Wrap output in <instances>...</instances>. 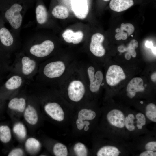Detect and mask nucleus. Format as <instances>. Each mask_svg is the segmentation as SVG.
Returning a JSON list of instances; mask_svg holds the SVG:
<instances>
[{"label": "nucleus", "instance_id": "nucleus-1", "mask_svg": "<svg viewBox=\"0 0 156 156\" xmlns=\"http://www.w3.org/2000/svg\"><path fill=\"white\" fill-rule=\"evenodd\" d=\"M32 3L26 0H0V6L4 8V16L17 36L23 18Z\"/></svg>", "mask_w": 156, "mask_h": 156}, {"label": "nucleus", "instance_id": "nucleus-2", "mask_svg": "<svg viewBox=\"0 0 156 156\" xmlns=\"http://www.w3.org/2000/svg\"><path fill=\"white\" fill-rule=\"evenodd\" d=\"M54 48L53 42L51 40H46L40 44L32 45L29 51L30 53L33 55L37 57H43L49 55Z\"/></svg>", "mask_w": 156, "mask_h": 156}, {"label": "nucleus", "instance_id": "nucleus-3", "mask_svg": "<svg viewBox=\"0 0 156 156\" xmlns=\"http://www.w3.org/2000/svg\"><path fill=\"white\" fill-rule=\"evenodd\" d=\"M125 78L126 75L122 69L116 65H111L109 67L106 75L107 83L111 86L117 85Z\"/></svg>", "mask_w": 156, "mask_h": 156}, {"label": "nucleus", "instance_id": "nucleus-4", "mask_svg": "<svg viewBox=\"0 0 156 156\" xmlns=\"http://www.w3.org/2000/svg\"><path fill=\"white\" fill-rule=\"evenodd\" d=\"M67 91L70 100L73 102H78L83 98L85 94V87L81 81L74 80L69 84Z\"/></svg>", "mask_w": 156, "mask_h": 156}, {"label": "nucleus", "instance_id": "nucleus-5", "mask_svg": "<svg viewBox=\"0 0 156 156\" xmlns=\"http://www.w3.org/2000/svg\"><path fill=\"white\" fill-rule=\"evenodd\" d=\"M65 66L61 61L52 62L47 64L43 70L44 75L47 77L53 78L59 77L64 72Z\"/></svg>", "mask_w": 156, "mask_h": 156}, {"label": "nucleus", "instance_id": "nucleus-6", "mask_svg": "<svg viewBox=\"0 0 156 156\" xmlns=\"http://www.w3.org/2000/svg\"><path fill=\"white\" fill-rule=\"evenodd\" d=\"M104 40V36L100 33H96L92 35L90 49L91 53L95 56L101 57L105 55V49L102 45Z\"/></svg>", "mask_w": 156, "mask_h": 156}, {"label": "nucleus", "instance_id": "nucleus-7", "mask_svg": "<svg viewBox=\"0 0 156 156\" xmlns=\"http://www.w3.org/2000/svg\"><path fill=\"white\" fill-rule=\"evenodd\" d=\"M87 72L90 81V90L92 92H97L99 89L103 80V74L100 70L95 73L94 68L92 66L88 68Z\"/></svg>", "mask_w": 156, "mask_h": 156}, {"label": "nucleus", "instance_id": "nucleus-8", "mask_svg": "<svg viewBox=\"0 0 156 156\" xmlns=\"http://www.w3.org/2000/svg\"><path fill=\"white\" fill-rule=\"evenodd\" d=\"M47 114L53 119L58 122L63 121L64 118V111L60 105L56 102H51L44 107Z\"/></svg>", "mask_w": 156, "mask_h": 156}, {"label": "nucleus", "instance_id": "nucleus-9", "mask_svg": "<svg viewBox=\"0 0 156 156\" xmlns=\"http://www.w3.org/2000/svg\"><path fill=\"white\" fill-rule=\"evenodd\" d=\"M71 8L74 14L78 18L84 19L89 12L87 0H72Z\"/></svg>", "mask_w": 156, "mask_h": 156}, {"label": "nucleus", "instance_id": "nucleus-10", "mask_svg": "<svg viewBox=\"0 0 156 156\" xmlns=\"http://www.w3.org/2000/svg\"><path fill=\"white\" fill-rule=\"evenodd\" d=\"M125 117L121 110L113 109L110 110L107 115V119L112 125L119 128L125 126Z\"/></svg>", "mask_w": 156, "mask_h": 156}, {"label": "nucleus", "instance_id": "nucleus-11", "mask_svg": "<svg viewBox=\"0 0 156 156\" xmlns=\"http://www.w3.org/2000/svg\"><path fill=\"white\" fill-rule=\"evenodd\" d=\"M143 84V80L141 78H133L127 86L126 91L127 96L132 99L135 97L137 92L143 91L145 90Z\"/></svg>", "mask_w": 156, "mask_h": 156}, {"label": "nucleus", "instance_id": "nucleus-12", "mask_svg": "<svg viewBox=\"0 0 156 156\" xmlns=\"http://www.w3.org/2000/svg\"><path fill=\"white\" fill-rule=\"evenodd\" d=\"M35 9L36 23L38 26L46 24L48 20V14L45 6L41 0H36Z\"/></svg>", "mask_w": 156, "mask_h": 156}, {"label": "nucleus", "instance_id": "nucleus-13", "mask_svg": "<svg viewBox=\"0 0 156 156\" xmlns=\"http://www.w3.org/2000/svg\"><path fill=\"white\" fill-rule=\"evenodd\" d=\"M62 36L66 42L77 44L82 41L83 37V34L80 31L75 32L72 30L67 29L63 33Z\"/></svg>", "mask_w": 156, "mask_h": 156}, {"label": "nucleus", "instance_id": "nucleus-14", "mask_svg": "<svg viewBox=\"0 0 156 156\" xmlns=\"http://www.w3.org/2000/svg\"><path fill=\"white\" fill-rule=\"evenodd\" d=\"M134 3L133 0H111L109 5L112 10L120 12L128 9Z\"/></svg>", "mask_w": 156, "mask_h": 156}, {"label": "nucleus", "instance_id": "nucleus-15", "mask_svg": "<svg viewBox=\"0 0 156 156\" xmlns=\"http://www.w3.org/2000/svg\"><path fill=\"white\" fill-rule=\"evenodd\" d=\"M14 36H16L6 27L0 28V41L3 46L7 47L12 46L14 42Z\"/></svg>", "mask_w": 156, "mask_h": 156}, {"label": "nucleus", "instance_id": "nucleus-16", "mask_svg": "<svg viewBox=\"0 0 156 156\" xmlns=\"http://www.w3.org/2000/svg\"><path fill=\"white\" fill-rule=\"evenodd\" d=\"M24 116L25 119L29 124L34 125L37 122L38 117L37 112L32 106L29 105L25 109Z\"/></svg>", "mask_w": 156, "mask_h": 156}, {"label": "nucleus", "instance_id": "nucleus-17", "mask_svg": "<svg viewBox=\"0 0 156 156\" xmlns=\"http://www.w3.org/2000/svg\"><path fill=\"white\" fill-rule=\"evenodd\" d=\"M120 152L117 147L112 146H105L100 148L97 151V156H118Z\"/></svg>", "mask_w": 156, "mask_h": 156}, {"label": "nucleus", "instance_id": "nucleus-18", "mask_svg": "<svg viewBox=\"0 0 156 156\" xmlns=\"http://www.w3.org/2000/svg\"><path fill=\"white\" fill-rule=\"evenodd\" d=\"M22 71L25 75L31 74L34 70L36 64L35 61L27 56L23 57L21 60Z\"/></svg>", "mask_w": 156, "mask_h": 156}, {"label": "nucleus", "instance_id": "nucleus-19", "mask_svg": "<svg viewBox=\"0 0 156 156\" xmlns=\"http://www.w3.org/2000/svg\"><path fill=\"white\" fill-rule=\"evenodd\" d=\"M138 46V42L135 39H132L127 47L124 45H120L118 47V50L120 53L127 51L133 57H136V53L135 49Z\"/></svg>", "mask_w": 156, "mask_h": 156}, {"label": "nucleus", "instance_id": "nucleus-20", "mask_svg": "<svg viewBox=\"0 0 156 156\" xmlns=\"http://www.w3.org/2000/svg\"><path fill=\"white\" fill-rule=\"evenodd\" d=\"M26 101L23 98H14L11 99L8 104V107L20 112H23L25 108Z\"/></svg>", "mask_w": 156, "mask_h": 156}, {"label": "nucleus", "instance_id": "nucleus-21", "mask_svg": "<svg viewBox=\"0 0 156 156\" xmlns=\"http://www.w3.org/2000/svg\"><path fill=\"white\" fill-rule=\"evenodd\" d=\"M25 147L29 153L34 154L38 151L41 147V144L36 139L33 138H28L25 143Z\"/></svg>", "mask_w": 156, "mask_h": 156}, {"label": "nucleus", "instance_id": "nucleus-22", "mask_svg": "<svg viewBox=\"0 0 156 156\" xmlns=\"http://www.w3.org/2000/svg\"><path fill=\"white\" fill-rule=\"evenodd\" d=\"M52 16L56 18L65 19L67 18L69 13L67 9L61 5H57L52 9L51 12Z\"/></svg>", "mask_w": 156, "mask_h": 156}, {"label": "nucleus", "instance_id": "nucleus-23", "mask_svg": "<svg viewBox=\"0 0 156 156\" xmlns=\"http://www.w3.org/2000/svg\"><path fill=\"white\" fill-rule=\"evenodd\" d=\"M96 115V113L94 111L83 108L78 112L77 119L81 121L90 120L94 119Z\"/></svg>", "mask_w": 156, "mask_h": 156}, {"label": "nucleus", "instance_id": "nucleus-24", "mask_svg": "<svg viewBox=\"0 0 156 156\" xmlns=\"http://www.w3.org/2000/svg\"><path fill=\"white\" fill-rule=\"evenodd\" d=\"M22 83L21 77L17 75L12 76L8 79L5 83L6 88L9 90L16 89L19 88Z\"/></svg>", "mask_w": 156, "mask_h": 156}, {"label": "nucleus", "instance_id": "nucleus-25", "mask_svg": "<svg viewBox=\"0 0 156 156\" xmlns=\"http://www.w3.org/2000/svg\"><path fill=\"white\" fill-rule=\"evenodd\" d=\"M11 138V131L7 125L0 126V140L4 143L9 142Z\"/></svg>", "mask_w": 156, "mask_h": 156}, {"label": "nucleus", "instance_id": "nucleus-26", "mask_svg": "<svg viewBox=\"0 0 156 156\" xmlns=\"http://www.w3.org/2000/svg\"><path fill=\"white\" fill-rule=\"evenodd\" d=\"M53 151L56 156H66L68 154L67 147L61 143H56L53 146Z\"/></svg>", "mask_w": 156, "mask_h": 156}, {"label": "nucleus", "instance_id": "nucleus-27", "mask_svg": "<svg viewBox=\"0 0 156 156\" xmlns=\"http://www.w3.org/2000/svg\"><path fill=\"white\" fill-rule=\"evenodd\" d=\"M145 114L151 121L156 122V106L153 103H150L146 107Z\"/></svg>", "mask_w": 156, "mask_h": 156}, {"label": "nucleus", "instance_id": "nucleus-28", "mask_svg": "<svg viewBox=\"0 0 156 156\" xmlns=\"http://www.w3.org/2000/svg\"><path fill=\"white\" fill-rule=\"evenodd\" d=\"M73 151L76 156H86L88 155V150L86 146L83 143L78 142L74 145Z\"/></svg>", "mask_w": 156, "mask_h": 156}, {"label": "nucleus", "instance_id": "nucleus-29", "mask_svg": "<svg viewBox=\"0 0 156 156\" xmlns=\"http://www.w3.org/2000/svg\"><path fill=\"white\" fill-rule=\"evenodd\" d=\"M13 131L21 138H24L26 135V128L24 125L21 123L16 124L13 127Z\"/></svg>", "mask_w": 156, "mask_h": 156}, {"label": "nucleus", "instance_id": "nucleus-30", "mask_svg": "<svg viewBox=\"0 0 156 156\" xmlns=\"http://www.w3.org/2000/svg\"><path fill=\"white\" fill-rule=\"evenodd\" d=\"M120 29L121 30L126 31L129 36L135 30L134 26L129 23L121 24Z\"/></svg>", "mask_w": 156, "mask_h": 156}, {"label": "nucleus", "instance_id": "nucleus-31", "mask_svg": "<svg viewBox=\"0 0 156 156\" xmlns=\"http://www.w3.org/2000/svg\"><path fill=\"white\" fill-rule=\"evenodd\" d=\"M115 31L117 34L115 35V38L118 40H126L128 37V34L126 32L121 30L120 28H117Z\"/></svg>", "mask_w": 156, "mask_h": 156}, {"label": "nucleus", "instance_id": "nucleus-32", "mask_svg": "<svg viewBox=\"0 0 156 156\" xmlns=\"http://www.w3.org/2000/svg\"><path fill=\"white\" fill-rule=\"evenodd\" d=\"M134 120L131 119L127 116L125 118V126L126 129L130 131H133L135 129Z\"/></svg>", "mask_w": 156, "mask_h": 156}, {"label": "nucleus", "instance_id": "nucleus-33", "mask_svg": "<svg viewBox=\"0 0 156 156\" xmlns=\"http://www.w3.org/2000/svg\"><path fill=\"white\" fill-rule=\"evenodd\" d=\"M137 120V124H140L142 126L145 125L146 119L144 115L142 113H139L136 114L135 116Z\"/></svg>", "mask_w": 156, "mask_h": 156}, {"label": "nucleus", "instance_id": "nucleus-34", "mask_svg": "<svg viewBox=\"0 0 156 156\" xmlns=\"http://www.w3.org/2000/svg\"><path fill=\"white\" fill-rule=\"evenodd\" d=\"M23 152L21 148H15L11 151L8 154V156H21L23 155Z\"/></svg>", "mask_w": 156, "mask_h": 156}, {"label": "nucleus", "instance_id": "nucleus-35", "mask_svg": "<svg viewBox=\"0 0 156 156\" xmlns=\"http://www.w3.org/2000/svg\"><path fill=\"white\" fill-rule=\"evenodd\" d=\"M145 148L146 150H151L153 151H156V142L151 141L147 143L145 146Z\"/></svg>", "mask_w": 156, "mask_h": 156}, {"label": "nucleus", "instance_id": "nucleus-36", "mask_svg": "<svg viewBox=\"0 0 156 156\" xmlns=\"http://www.w3.org/2000/svg\"><path fill=\"white\" fill-rule=\"evenodd\" d=\"M140 156H156V152L151 150H147L141 153Z\"/></svg>", "mask_w": 156, "mask_h": 156}, {"label": "nucleus", "instance_id": "nucleus-37", "mask_svg": "<svg viewBox=\"0 0 156 156\" xmlns=\"http://www.w3.org/2000/svg\"><path fill=\"white\" fill-rule=\"evenodd\" d=\"M146 46L148 48L151 49L153 46V43L151 41H146L145 43Z\"/></svg>", "mask_w": 156, "mask_h": 156}, {"label": "nucleus", "instance_id": "nucleus-38", "mask_svg": "<svg viewBox=\"0 0 156 156\" xmlns=\"http://www.w3.org/2000/svg\"><path fill=\"white\" fill-rule=\"evenodd\" d=\"M151 81L154 82L156 81V73L155 72L153 73L151 75Z\"/></svg>", "mask_w": 156, "mask_h": 156}, {"label": "nucleus", "instance_id": "nucleus-39", "mask_svg": "<svg viewBox=\"0 0 156 156\" xmlns=\"http://www.w3.org/2000/svg\"><path fill=\"white\" fill-rule=\"evenodd\" d=\"M131 55L128 53L127 52L125 54V58L127 60H130L131 57Z\"/></svg>", "mask_w": 156, "mask_h": 156}, {"label": "nucleus", "instance_id": "nucleus-40", "mask_svg": "<svg viewBox=\"0 0 156 156\" xmlns=\"http://www.w3.org/2000/svg\"><path fill=\"white\" fill-rule=\"evenodd\" d=\"M127 116L129 118L131 119H132L133 120H134L135 119L134 116L132 114H131V113L129 114Z\"/></svg>", "mask_w": 156, "mask_h": 156}, {"label": "nucleus", "instance_id": "nucleus-41", "mask_svg": "<svg viewBox=\"0 0 156 156\" xmlns=\"http://www.w3.org/2000/svg\"><path fill=\"white\" fill-rule=\"evenodd\" d=\"M156 46L154 47L153 46V47L151 48V50L153 53L156 56Z\"/></svg>", "mask_w": 156, "mask_h": 156}, {"label": "nucleus", "instance_id": "nucleus-42", "mask_svg": "<svg viewBox=\"0 0 156 156\" xmlns=\"http://www.w3.org/2000/svg\"><path fill=\"white\" fill-rule=\"evenodd\" d=\"M136 126L139 129H141L142 128V126L140 124H137Z\"/></svg>", "mask_w": 156, "mask_h": 156}, {"label": "nucleus", "instance_id": "nucleus-43", "mask_svg": "<svg viewBox=\"0 0 156 156\" xmlns=\"http://www.w3.org/2000/svg\"><path fill=\"white\" fill-rule=\"evenodd\" d=\"M31 3L33 4L34 2H35L36 0H26Z\"/></svg>", "mask_w": 156, "mask_h": 156}, {"label": "nucleus", "instance_id": "nucleus-44", "mask_svg": "<svg viewBox=\"0 0 156 156\" xmlns=\"http://www.w3.org/2000/svg\"><path fill=\"white\" fill-rule=\"evenodd\" d=\"M140 103L141 104H142L143 103V102L142 101H141L140 102Z\"/></svg>", "mask_w": 156, "mask_h": 156}, {"label": "nucleus", "instance_id": "nucleus-45", "mask_svg": "<svg viewBox=\"0 0 156 156\" xmlns=\"http://www.w3.org/2000/svg\"><path fill=\"white\" fill-rule=\"evenodd\" d=\"M103 0L105 1H109L110 0Z\"/></svg>", "mask_w": 156, "mask_h": 156}, {"label": "nucleus", "instance_id": "nucleus-46", "mask_svg": "<svg viewBox=\"0 0 156 156\" xmlns=\"http://www.w3.org/2000/svg\"><path fill=\"white\" fill-rule=\"evenodd\" d=\"M131 36L133 37V35H131Z\"/></svg>", "mask_w": 156, "mask_h": 156}]
</instances>
